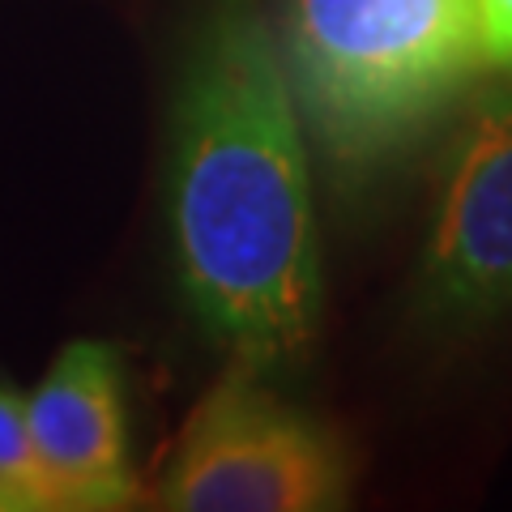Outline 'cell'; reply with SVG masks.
<instances>
[{
  "mask_svg": "<svg viewBox=\"0 0 512 512\" xmlns=\"http://www.w3.org/2000/svg\"><path fill=\"white\" fill-rule=\"evenodd\" d=\"M0 512H52V491L30 440L26 402L0 384Z\"/></svg>",
  "mask_w": 512,
  "mask_h": 512,
  "instance_id": "obj_6",
  "label": "cell"
},
{
  "mask_svg": "<svg viewBox=\"0 0 512 512\" xmlns=\"http://www.w3.org/2000/svg\"><path fill=\"white\" fill-rule=\"evenodd\" d=\"M26 423L52 508H124L137 495L128 470L120 363L111 346H64L26 402Z\"/></svg>",
  "mask_w": 512,
  "mask_h": 512,
  "instance_id": "obj_5",
  "label": "cell"
},
{
  "mask_svg": "<svg viewBox=\"0 0 512 512\" xmlns=\"http://www.w3.org/2000/svg\"><path fill=\"white\" fill-rule=\"evenodd\" d=\"M483 69L478 0H295L291 94L342 171L410 146Z\"/></svg>",
  "mask_w": 512,
  "mask_h": 512,
  "instance_id": "obj_2",
  "label": "cell"
},
{
  "mask_svg": "<svg viewBox=\"0 0 512 512\" xmlns=\"http://www.w3.org/2000/svg\"><path fill=\"white\" fill-rule=\"evenodd\" d=\"M171 231L192 312L248 372L312 346L320 256L308 150L274 39L227 22L175 99Z\"/></svg>",
  "mask_w": 512,
  "mask_h": 512,
  "instance_id": "obj_1",
  "label": "cell"
},
{
  "mask_svg": "<svg viewBox=\"0 0 512 512\" xmlns=\"http://www.w3.org/2000/svg\"><path fill=\"white\" fill-rule=\"evenodd\" d=\"M427 299L453 320L512 312V86L466 111L444 158Z\"/></svg>",
  "mask_w": 512,
  "mask_h": 512,
  "instance_id": "obj_4",
  "label": "cell"
},
{
  "mask_svg": "<svg viewBox=\"0 0 512 512\" xmlns=\"http://www.w3.org/2000/svg\"><path fill=\"white\" fill-rule=\"evenodd\" d=\"M346 500L338 440L239 367L192 410L158 504L180 512H316Z\"/></svg>",
  "mask_w": 512,
  "mask_h": 512,
  "instance_id": "obj_3",
  "label": "cell"
},
{
  "mask_svg": "<svg viewBox=\"0 0 512 512\" xmlns=\"http://www.w3.org/2000/svg\"><path fill=\"white\" fill-rule=\"evenodd\" d=\"M478 26H483L487 64L512 69V0H478Z\"/></svg>",
  "mask_w": 512,
  "mask_h": 512,
  "instance_id": "obj_7",
  "label": "cell"
}]
</instances>
